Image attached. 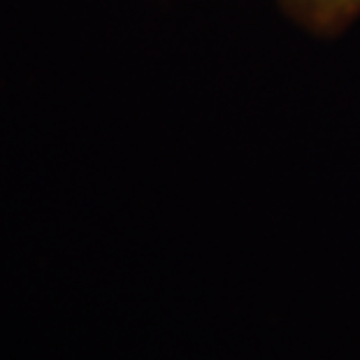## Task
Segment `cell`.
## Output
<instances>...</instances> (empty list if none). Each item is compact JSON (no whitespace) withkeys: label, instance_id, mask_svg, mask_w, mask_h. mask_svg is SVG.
<instances>
[{"label":"cell","instance_id":"6da1fadb","mask_svg":"<svg viewBox=\"0 0 360 360\" xmlns=\"http://www.w3.org/2000/svg\"><path fill=\"white\" fill-rule=\"evenodd\" d=\"M281 12L316 37H337L360 19V0H277Z\"/></svg>","mask_w":360,"mask_h":360}]
</instances>
